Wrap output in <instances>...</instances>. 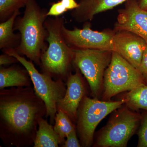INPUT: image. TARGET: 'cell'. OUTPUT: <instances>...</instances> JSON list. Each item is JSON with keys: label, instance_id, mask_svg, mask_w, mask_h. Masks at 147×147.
<instances>
[{"label": "cell", "instance_id": "18", "mask_svg": "<svg viewBox=\"0 0 147 147\" xmlns=\"http://www.w3.org/2000/svg\"><path fill=\"white\" fill-rule=\"evenodd\" d=\"M54 127L55 131L64 142L69 134L76 129V125L65 113L57 109Z\"/></svg>", "mask_w": 147, "mask_h": 147}, {"label": "cell", "instance_id": "11", "mask_svg": "<svg viewBox=\"0 0 147 147\" xmlns=\"http://www.w3.org/2000/svg\"><path fill=\"white\" fill-rule=\"evenodd\" d=\"M114 51L118 53L139 71L141 61L147 46L144 39L127 31L115 32Z\"/></svg>", "mask_w": 147, "mask_h": 147}, {"label": "cell", "instance_id": "20", "mask_svg": "<svg viewBox=\"0 0 147 147\" xmlns=\"http://www.w3.org/2000/svg\"><path fill=\"white\" fill-rule=\"evenodd\" d=\"M138 137L137 147H147V112L142 115Z\"/></svg>", "mask_w": 147, "mask_h": 147}, {"label": "cell", "instance_id": "4", "mask_svg": "<svg viewBox=\"0 0 147 147\" xmlns=\"http://www.w3.org/2000/svg\"><path fill=\"white\" fill-rule=\"evenodd\" d=\"M108 123L98 133L94 146L125 147L138 128L142 115L127 106L115 110Z\"/></svg>", "mask_w": 147, "mask_h": 147}, {"label": "cell", "instance_id": "25", "mask_svg": "<svg viewBox=\"0 0 147 147\" xmlns=\"http://www.w3.org/2000/svg\"><path fill=\"white\" fill-rule=\"evenodd\" d=\"M61 2L67 10H74L79 7V3L75 0H61Z\"/></svg>", "mask_w": 147, "mask_h": 147}, {"label": "cell", "instance_id": "2", "mask_svg": "<svg viewBox=\"0 0 147 147\" xmlns=\"http://www.w3.org/2000/svg\"><path fill=\"white\" fill-rule=\"evenodd\" d=\"M25 7L24 15L17 16L14 23V30L18 31L21 36L20 44L14 50L40 66L41 54L47 48V32L44 24L47 11L41 8L36 0H27Z\"/></svg>", "mask_w": 147, "mask_h": 147}, {"label": "cell", "instance_id": "23", "mask_svg": "<svg viewBox=\"0 0 147 147\" xmlns=\"http://www.w3.org/2000/svg\"><path fill=\"white\" fill-rule=\"evenodd\" d=\"M139 72L142 74L145 83L147 85V46L142 57Z\"/></svg>", "mask_w": 147, "mask_h": 147}, {"label": "cell", "instance_id": "14", "mask_svg": "<svg viewBox=\"0 0 147 147\" xmlns=\"http://www.w3.org/2000/svg\"><path fill=\"white\" fill-rule=\"evenodd\" d=\"M32 83L29 72L25 67L16 65L6 68L1 67L0 90L11 87L31 86Z\"/></svg>", "mask_w": 147, "mask_h": 147}, {"label": "cell", "instance_id": "6", "mask_svg": "<svg viewBox=\"0 0 147 147\" xmlns=\"http://www.w3.org/2000/svg\"><path fill=\"white\" fill-rule=\"evenodd\" d=\"M124 104L123 100H100L85 96L79 105L76 130L82 147H89L93 144L96 128L110 113Z\"/></svg>", "mask_w": 147, "mask_h": 147}, {"label": "cell", "instance_id": "5", "mask_svg": "<svg viewBox=\"0 0 147 147\" xmlns=\"http://www.w3.org/2000/svg\"><path fill=\"white\" fill-rule=\"evenodd\" d=\"M4 53L13 56L29 72L36 94L45 103L46 117L50 118V123H55L57 112V105L64 97L66 91V84L61 79L53 80L45 73H41L36 69L31 61L18 54L14 49L3 50Z\"/></svg>", "mask_w": 147, "mask_h": 147}, {"label": "cell", "instance_id": "26", "mask_svg": "<svg viewBox=\"0 0 147 147\" xmlns=\"http://www.w3.org/2000/svg\"><path fill=\"white\" fill-rule=\"evenodd\" d=\"M138 2L140 7L147 10V0H139Z\"/></svg>", "mask_w": 147, "mask_h": 147}, {"label": "cell", "instance_id": "9", "mask_svg": "<svg viewBox=\"0 0 147 147\" xmlns=\"http://www.w3.org/2000/svg\"><path fill=\"white\" fill-rule=\"evenodd\" d=\"M82 29L72 30L62 28L63 34L67 44L73 50L94 49L114 51V30L107 28L101 31L92 30L90 22L84 23Z\"/></svg>", "mask_w": 147, "mask_h": 147}, {"label": "cell", "instance_id": "1", "mask_svg": "<svg viewBox=\"0 0 147 147\" xmlns=\"http://www.w3.org/2000/svg\"><path fill=\"white\" fill-rule=\"evenodd\" d=\"M46 105L31 86L0 90V137L5 146H33Z\"/></svg>", "mask_w": 147, "mask_h": 147}, {"label": "cell", "instance_id": "3", "mask_svg": "<svg viewBox=\"0 0 147 147\" xmlns=\"http://www.w3.org/2000/svg\"><path fill=\"white\" fill-rule=\"evenodd\" d=\"M44 25L47 32L46 40L49 45L41 54L40 66L42 73L55 80L66 82L73 65L74 51L66 42L63 34L64 19L59 16L49 18Z\"/></svg>", "mask_w": 147, "mask_h": 147}, {"label": "cell", "instance_id": "22", "mask_svg": "<svg viewBox=\"0 0 147 147\" xmlns=\"http://www.w3.org/2000/svg\"><path fill=\"white\" fill-rule=\"evenodd\" d=\"M62 147H82L77 138L76 129L70 132L63 144L61 146Z\"/></svg>", "mask_w": 147, "mask_h": 147}, {"label": "cell", "instance_id": "8", "mask_svg": "<svg viewBox=\"0 0 147 147\" xmlns=\"http://www.w3.org/2000/svg\"><path fill=\"white\" fill-rule=\"evenodd\" d=\"M74 51V66L85 76L93 97L98 99L103 90L104 73L111 62L113 51L94 49Z\"/></svg>", "mask_w": 147, "mask_h": 147}, {"label": "cell", "instance_id": "7", "mask_svg": "<svg viewBox=\"0 0 147 147\" xmlns=\"http://www.w3.org/2000/svg\"><path fill=\"white\" fill-rule=\"evenodd\" d=\"M143 84H146L137 69L113 51L111 62L104 73L102 99L108 101L119 93L129 91Z\"/></svg>", "mask_w": 147, "mask_h": 147}, {"label": "cell", "instance_id": "13", "mask_svg": "<svg viewBox=\"0 0 147 147\" xmlns=\"http://www.w3.org/2000/svg\"><path fill=\"white\" fill-rule=\"evenodd\" d=\"M127 1L79 0V7L72 10L71 16L77 23L90 22L98 13L113 9Z\"/></svg>", "mask_w": 147, "mask_h": 147}, {"label": "cell", "instance_id": "10", "mask_svg": "<svg viewBox=\"0 0 147 147\" xmlns=\"http://www.w3.org/2000/svg\"><path fill=\"white\" fill-rule=\"evenodd\" d=\"M118 10L115 32L127 31L141 37L147 43V10L140 7L138 0H127Z\"/></svg>", "mask_w": 147, "mask_h": 147}, {"label": "cell", "instance_id": "12", "mask_svg": "<svg viewBox=\"0 0 147 147\" xmlns=\"http://www.w3.org/2000/svg\"><path fill=\"white\" fill-rule=\"evenodd\" d=\"M74 74L70 73L66 81V91L57 103V110L63 111L76 123L79 105L86 95V88L82 73L76 67Z\"/></svg>", "mask_w": 147, "mask_h": 147}, {"label": "cell", "instance_id": "24", "mask_svg": "<svg viewBox=\"0 0 147 147\" xmlns=\"http://www.w3.org/2000/svg\"><path fill=\"white\" fill-rule=\"evenodd\" d=\"M18 62L16 58L13 56L4 53L0 56V65H8Z\"/></svg>", "mask_w": 147, "mask_h": 147}, {"label": "cell", "instance_id": "17", "mask_svg": "<svg viewBox=\"0 0 147 147\" xmlns=\"http://www.w3.org/2000/svg\"><path fill=\"white\" fill-rule=\"evenodd\" d=\"M122 100L131 110L144 109L147 111V85L142 84L128 91Z\"/></svg>", "mask_w": 147, "mask_h": 147}, {"label": "cell", "instance_id": "21", "mask_svg": "<svg viewBox=\"0 0 147 147\" xmlns=\"http://www.w3.org/2000/svg\"><path fill=\"white\" fill-rule=\"evenodd\" d=\"M68 10L64 6L61 1L58 2L54 3L50 9L47 11L46 15L48 16H59L68 11Z\"/></svg>", "mask_w": 147, "mask_h": 147}, {"label": "cell", "instance_id": "15", "mask_svg": "<svg viewBox=\"0 0 147 147\" xmlns=\"http://www.w3.org/2000/svg\"><path fill=\"white\" fill-rule=\"evenodd\" d=\"M63 143L52 124L48 123L43 117L40 118L33 147H58Z\"/></svg>", "mask_w": 147, "mask_h": 147}, {"label": "cell", "instance_id": "16", "mask_svg": "<svg viewBox=\"0 0 147 147\" xmlns=\"http://www.w3.org/2000/svg\"><path fill=\"white\" fill-rule=\"evenodd\" d=\"M17 11L6 21L0 24V49L3 50L16 49L21 41L20 34L14 33V25L16 18L20 15Z\"/></svg>", "mask_w": 147, "mask_h": 147}, {"label": "cell", "instance_id": "19", "mask_svg": "<svg viewBox=\"0 0 147 147\" xmlns=\"http://www.w3.org/2000/svg\"><path fill=\"white\" fill-rule=\"evenodd\" d=\"M27 0H0V21L10 18L20 9L25 7Z\"/></svg>", "mask_w": 147, "mask_h": 147}]
</instances>
